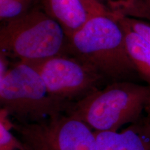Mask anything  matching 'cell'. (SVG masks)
<instances>
[{"mask_svg":"<svg viewBox=\"0 0 150 150\" xmlns=\"http://www.w3.org/2000/svg\"><path fill=\"white\" fill-rule=\"evenodd\" d=\"M150 106V86L113 81L72 102L66 112L94 131H116L142 117Z\"/></svg>","mask_w":150,"mask_h":150,"instance_id":"1","label":"cell"},{"mask_svg":"<svg viewBox=\"0 0 150 150\" xmlns=\"http://www.w3.org/2000/svg\"><path fill=\"white\" fill-rule=\"evenodd\" d=\"M67 54L88 63L112 81L137 72L127 53L123 28L110 16L92 17L68 38Z\"/></svg>","mask_w":150,"mask_h":150,"instance_id":"2","label":"cell"},{"mask_svg":"<svg viewBox=\"0 0 150 150\" xmlns=\"http://www.w3.org/2000/svg\"><path fill=\"white\" fill-rule=\"evenodd\" d=\"M71 103L52 95L36 69L26 62H17L0 78L1 110L18 122H38L65 114Z\"/></svg>","mask_w":150,"mask_h":150,"instance_id":"3","label":"cell"},{"mask_svg":"<svg viewBox=\"0 0 150 150\" xmlns=\"http://www.w3.org/2000/svg\"><path fill=\"white\" fill-rule=\"evenodd\" d=\"M67 52L64 30L42 8H32L0 29V53L8 58L33 63Z\"/></svg>","mask_w":150,"mask_h":150,"instance_id":"4","label":"cell"},{"mask_svg":"<svg viewBox=\"0 0 150 150\" xmlns=\"http://www.w3.org/2000/svg\"><path fill=\"white\" fill-rule=\"evenodd\" d=\"M8 124L24 150H98L95 131L67 114L38 122Z\"/></svg>","mask_w":150,"mask_h":150,"instance_id":"5","label":"cell"},{"mask_svg":"<svg viewBox=\"0 0 150 150\" xmlns=\"http://www.w3.org/2000/svg\"><path fill=\"white\" fill-rule=\"evenodd\" d=\"M28 63L36 69L52 95L67 102L99 89L106 79L95 67L70 54Z\"/></svg>","mask_w":150,"mask_h":150,"instance_id":"6","label":"cell"},{"mask_svg":"<svg viewBox=\"0 0 150 150\" xmlns=\"http://www.w3.org/2000/svg\"><path fill=\"white\" fill-rule=\"evenodd\" d=\"M95 134L98 150H150V117H142L120 132Z\"/></svg>","mask_w":150,"mask_h":150,"instance_id":"7","label":"cell"},{"mask_svg":"<svg viewBox=\"0 0 150 150\" xmlns=\"http://www.w3.org/2000/svg\"><path fill=\"white\" fill-rule=\"evenodd\" d=\"M41 3L42 10L61 25L67 38L94 16L83 0H42Z\"/></svg>","mask_w":150,"mask_h":150,"instance_id":"8","label":"cell"},{"mask_svg":"<svg viewBox=\"0 0 150 150\" xmlns=\"http://www.w3.org/2000/svg\"><path fill=\"white\" fill-rule=\"evenodd\" d=\"M120 24L125 32V43L129 58L137 72L150 86V44L138 33ZM147 112L150 115V106Z\"/></svg>","mask_w":150,"mask_h":150,"instance_id":"9","label":"cell"},{"mask_svg":"<svg viewBox=\"0 0 150 150\" xmlns=\"http://www.w3.org/2000/svg\"><path fill=\"white\" fill-rule=\"evenodd\" d=\"M116 19L129 16H150L144 0H97Z\"/></svg>","mask_w":150,"mask_h":150,"instance_id":"10","label":"cell"},{"mask_svg":"<svg viewBox=\"0 0 150 150\" xmlns=\"http://www.w3.org/2000/svg\"><path fill=\"white\" fill-rule=\"evenodd\" d=\"M34 0H0V19L8 21L21 16L32 8Z\"/></svg>","mask_w":150,"mask_h":150,"instance_id":"11","label":"cell"},{"mask_svg":"<svg viewBox=\"0 0 150 150\" xmlns=\"http://www.w3.org/2000/svg\"><path fill=\"white\" fill-rule=\"evenodd\" d=\"M6 114L1 110L0 118V150H24L20 140L11 132Z\"/></svg>","mask_w":150,"mask_h":150,"instance_id":"12","label":"cell"},{"mask_svg":"<svg viewBox=\"0 0 150 150\" xmlns=\"http://www.w3.org/2000/svg\"><path fill=\"white\" fill-rule=\"evenodd\" d=\"M120 23L135 31L143 37L150 44V25L145 22L131 19L128 17H122L118 19Z\"/></svg>","mask_w":150,"mask_h":150,"instance_id":"13","label":"cell"},{"mask_svg":"<svg viewBox=\"0 0 150 150\" xmlns=\"http://www.w3.org/2000/svg\"><path fill=\"white\" fill-rule=\"evenodd\" d=\"M94 16H108L115 18L101 5L97 0H83Z\"/></svg>","mask_w":150,"mask_h":150,"instance_id":"14","label":"cell"},{"mask_svg":"<svg viewBox=\"0 0 150 150\" xmlns=\"http://www.w3.org/2000/svg\"><path fill=\"white\" fill-rule=\"evenodd\" d=\"M144 1H145L146 6H147L148 11H149L150 13V0H144Z\"/></svg>","mask_w":150,"mask_h":150,"instance_id":"15","label":"cell"},{"mask_svg":"<svg viewBox=\"0 0 150 150\" xmlns=\"http://www.w3.org/2000/svg\"><path fill=\"white\" fill-rule=\"evenodd\" d=\"M149 117H150V115H149Z\"/></svg>","mask_w":150,"mask_h":150,"instance_id":"16","label":"cell"}]
</instances>
